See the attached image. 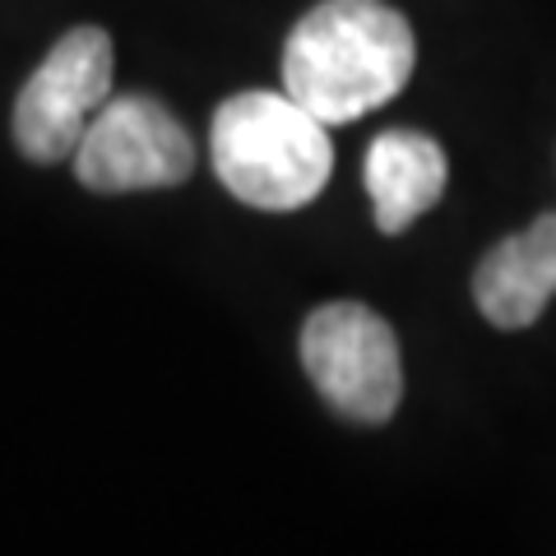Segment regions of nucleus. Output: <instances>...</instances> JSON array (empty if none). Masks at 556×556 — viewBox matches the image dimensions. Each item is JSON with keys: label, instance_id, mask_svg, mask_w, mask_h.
I'll return each mask as SVG.
<instances>
[{"label": "nucleus", "instance_id": "1", "mask_svg": "<svg viewBox=\"0 0 556 556\" xmlns=\"http://www.w3.org/2000/svg\"><path fill=\"white\" fill-rule=\"evenodd\" d=\"M417 42L408 20L386 0H320L283 42V93L325 126H343L413 79Z\"/></svg>", "mask_w": 556, "mask_h": 556}, {"label": "nucleus", "instance_id": "2", "mask_svg": "<svg viewBox=\"0 0 556 556\" xmlns=\"http://www.w3.org/2000/svg\"><path fill=\"white\" fill-rule=\"evenodd\" d=\"M208 149H214L218 181L241 204L269 208V214L311 204L334 177L329 126L292 93H232L214 112Z\"/></svg>", "mask_w": 556, "mask_h": 556}, {"label": "nucleus", "instance_id": "3", "mask_svg": "<svg viewBox=\"0 0 556 556\" xmlns=\"http://www.w3.org/2000/svg\"><path fill=\"white\" fill-rule=\"evenodd\" d=\"M302 367L325 404L362 427L386 422L404 394L394 329L362 302H329L311 311L302 325Z\"/></svg>", "mask_w": 556, "mask_h": 556}, {"label": "nucleus", "instance_id": "4", "mask_svg": "<svg viewBox=\"0 0 556 556\" xmlns=\"http://www.w3.org/2000/svg\"><path fill=\"white\" fill-rule=\"evenodd\" d=\"M112 38L93 24L70 28L33 70L14 102V144L28 163L75 159L89 121L112 98Z\"/></svg>", "mask_w": 556, "mask_h": 556}, {"label": "nucleus", "instance_id": "5", "mask_svg": "<svg viewBox=\"0 0 556 556\" xmlns=\"http://www.w3.org/2000/svg\"><path fill=\"white\" fill-rule=\"evenodd\" d=\"M195 144L177 116L149 93L108 98L75 149V177L98 195L167 190L190 181Z\"/></svg>", "mask_w": 556, "mask_h": 556}, {"label": "nucleus", "instance_id": "6", "mask_svg": "<svg viewBox=\"0 0 556 556\" xmlns=\"http://www.w3.org/2000/svg\"><path fill=\"white\" fill-rule=\"evenodd\" d=\"M556 298V214L486 251L473 274V302L496 329H529Z\"/></svg>", "mask_w": 556, "mask_h": 556}, {"label": "nucleus", "instance_id": "7", "mask_svg": "<svg viewBox=\"0 0 556 556\" xmlns=\"http://www.w3.org/2000/svg\"><path fill=\"white\" fill-rule=\"evenodd\" d=\"M367 195L376 208V228L380 232H404L431 204L445 195L450 163L445 149L422 130H380L367 149V167H362Z\"/></svg>", "mask_w": 556, "mask_h": 556}]
</instances>
